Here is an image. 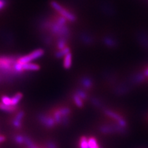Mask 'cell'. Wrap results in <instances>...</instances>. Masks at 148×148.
Returning <instances> with one entry per match:
<instances>
[{
    "label": "cell",
    "instance_id": "cell-1",
    "mask_svg": "<svg viewBox=\"0 0 148 148\" xmlns=\"http://www.w3.org/2000/svg\"><path fill=\"white\" fill-rule=\"evenodd\" d=\"M51 6L64 19L72 21V22H73L75 20V16L72 13H71L70 12L66 9L61 5H59L58 3L56 1H52L51 3Z\"/></svg>",
    "mask_w": 148,
    "mask_h": 148
},
{
    "label": "cell",
    "instance_id": "cell-2",
    "mask_svg": "<svg viewBox=\"0 0 148 148\" xmlns=\"http://www.w3.org/2000/svg\"><path fill=\"white\" fill-rule=\"evenodd\" d=\"M39 119L41 123L48 128H53L56 124L54 118L47 116L41 115L39 117Z\"/></svg>",
    "mask_w": 148,
    "mask_h": 148
},
{
    "label": "cell",
    "instance_id": "cell-3",
    "mask_svg": "<svg viewBox=\"0 0 148 148\" xmlns=\"http://www.w3.org/2000/svg\"><path fill=\"white\" fill-rule=\"evenodd\" d=\"M104 113L105 114V115H106L109 117L112 118V119L115 120L116 121V123L121 120L122 119L124 118L122 116H120V114H118L114 111H112V110H110L108 109H103Z\"/></svg>",
    "mask_w": 148,
    "mask_h": 148
},
{
    "label": "cell",
    "instance_id": "cell-4",
    "mask_svg": "<svg viewBox=\"0 0 148 148\" xmlns=\"http://www.w3.org/2000/svg\"><path fill=\"white\" fill-rule=\"evenodd\" d=\"M99 131L103 134H113L116 133V131L114 124L103 125L99 126Z\"/></svg>",
    "mask_w": 148,
    "mask_h": 148
},
{
    "label": "cell",
    "instance_id": "cell-5",
    "mask_svg": "<svg viewBox=\"0 0 148 148\" xmlns=\"http://www.w3.org/2000/svg\"><path fill=\"white\" fill-rule=\"evenodd\" d=\"M80 83H81L82 87L85 89H90L93 86V81L90 77H83L80 80Z\"/></svg>",
    "mask_w": 148,
    "mask_h": 148
},
{
    "label": "cell",
    "instance_id": "cell-6",
    "mask_svg": "<svg viewBox=\"0 0 148 148\" xmlns=\"http://www.w3.org/2000/svg\"><path fill=\"white\" fill-rule=\"evenodd\" d=\"M128 88L124 85H120L117 87L115 90H114V92L115 93L118 95H123L126 93H127L128 92Z\"/></svg>",
    "mask_w": 148,
    "mask_h": 148
},
{
    "label": "cell",
    "instance_id": "cell-7",
    "mask_svg": "<svg viewBox=\"0 0 148 148\" xmlns=\"http://www.w3.org/2000/svg\"><path fill=\"white\" fill-rule=\"evenodd\" d=\"M72 54L70 53H68L64 56L63 64H64V67L65 69H69L71 67L72 62Z\"/></svg>",
    "mask_w": 148,
    "mask_h": 148
},
{
    "label": "cell",
    "instance_id": "cell-8",
    "mask_svg": "<svg viewBox=\"0 0 148 148\" xmlns=\"http://www.w3.org/2000/svg\"><path fill=\"white\" fill-rule=\"evenodd\" d=\"M23 95L21 93H16L12 98H11V105L12 106H16L18 104L21 99L22 98Z\"/></svg>",
    "mask_w": 148,
    "mask_h": 148
},
{
    "label": "cell",
    "instance_id": "cell-9",
    "mask_svg": "<svg viewBox=\"0 0 148 148\" xmlns=\"http://www.w3.org/2000/svg\"><path fill=\"white\" fill-rule=\"evenodd\" d=\"M24 116V113L23 111L20 112L18 115L15 117V119L13 121V124L16 127H20L21 125V120Z\"/></svg>",
    "mask_w": 148,
    "mask_h": 148
},
{
    "label": "cell",
    "instance_id": "cell-10",
    "mask_svg": "<svg viewBox=\"0 0 148 148\" xmlns=\"http://www.w3.org/2000/svg\"><path fill=\"white\" fill-rule=\"evenodd\" d=\"M72 99H73V101H74L75 104L77 105L78 107L82 108L83 107V105H84L83 101L81 98H80L77 94L75 93L72 95Z\"/></svg>",
    "mask_w": 148,
    "mask_h": 148
},
{
    "label": "cell",
    "instance_id": "cell-11",
    "mask_svg": "<svg viewBox=\"0 0 148 148\" xmlns=\"http://www.w3.org/2000/svg\"><path fill=\"white\" fill-rule=\"evenodd\" d=\"M90 101L91 104L94 105V106L96 108H99V109H103L104 106H103V104L102 103L99 99L95 98V97H93V98H91Z\"/></svg>",
    "mask_w": 148,
    "mask_h": 148
},
{
    "label": "cell",
    "instance_id": "cell-12",
    "mask_svg": "<svg viewBox=\"0 0 148 148\" xmlns=\"http://www.w3.org/2000/svg\"><path fill=\"white\" fill-rule=\"evenodd\" d=\"M80 148H89L88 138L86 137H82L79 141Z\"/></svg>",
    "mask_w": 148,
    "mask_h": 148
},
{
    "label": "cell",
    "instance_id": "cell-13",
    "mask_svg": "<svg viewBox=\"0 0 148 148\" xmlns=\"http://www.w3.org/2000/svg\"><path fill=\"white\" fill-rule=\"evenodd\" d=\"M58 111L59 113H60L62 118L66 117H69L71 112L70 109L69 107H61L60 109H58Z\"/></svg>",
    "mask_w": 148,
    "mask_h": 148
},
{
    "label": "cell",
    "instance_id": "cell-14",
    "mask_svg": "<svg viewBox=\"0 0 148 148\" xmlns=\"http://www.w3.org/2000/svg\"><path fill=\"white\" fill-rule=\"evenodd\" d=\"M16 106H12V105H6L0 103V109L3 110L4 111L8 112H12L16 110Z\"/></svg>",
    "mask_w": 148,
    "mask_h": 148
},
{
    "label": "cell",
    "instance_id": "cell-15",
    "mask_svg": "<svg viewBox=\"0 0 148 148\" xmlns=\"http://www.w3.org/2000/svg\"><path fill=\"white\" fill-rule=\"evenodd\" d=\"M89 148H97L99 147L96 139L94 137H90L88 138Z\"/></svg>",
    "mask_w": 148,
    "mask_h": 148
},
{
    "label": "cell",
    "instance_id": "cell-16",
    "mask_svg": "<svg viewBox=\"0 0 148 148\" xmlns=\"http://www.w3.org/2000/svg\"><path fill=\"white\" fill-rule=\"evenodd\" d=\"M53 118H54L55 122H56V124H61L62 117L60 114V113H59L58 109L56 110V111H54V114H53Z\"/></svg>",
    "mask_w": 148,
    "mask_h": 148
},
{
    "label": "cell",
    "instance_id": "cell-17",
    "mask_svg": "<svg viewBox=\"0 0 148 148\" xmlns=\"http://www.w3.org/2000/svg\"><path fill=\"white\" fill-rule=\"evenodd\" d=\"M75 93L77 94L83 101L88 99V94L83 90H80V89H79V90H77L76 91Z\"/></svg>",
    "mask_w": 148,
    "mask_h": 148
},
{
    "label": "cell",
    "instance_id": "cell-18",
    "mask_svg": "<svg viewBox=\"0 0 148 148\" xmlns=\"http://www.w3.org/2000/svg\"><path fill=\"white\" fill-rule=\"evenodd\" d=\"M145 76L144 75V74H137L135 76H134L133 78L132 79V81L134 83H141L144 79H145Z\"/></svg>",
    "mask_w": 148,
    "mask_h": 148
},
{
    "label": "cell",
    "instance_id": "cell-19",
    "mask_svg": "<svg viewBox=\"0 0 148 148\" xmlns=\"http://www.w3.org/2000/svg\"><path fill=\"white\" fill-rule=\"evenodd\" d=\"M68 53H69V49L68 48L65 47L64 48H63L62 49H61V51L57 53V56L58 57H61L62 56H65L66 54H67Z\"/></svg>",
    "mask_w": 148,
    "mask_h": 148
},
{
    "label": "cell",
    "instance_id": "cell-20",
    "mask_svg": "<svg viewBox=\"0 0 148 148\" xmlns=\"http://www.w3.org/2000/svg\"><path fill=\"white\" fill-rule=\"evenodd\" d=\"M1 103L6 105H11V98L7 96L1 97Z\"/></svg>",
    "mask_w": 148,
    "mask_h": 148
},
{
    "label": "cell",
    "instance_id": "cell-21",
    "mask_svg": "<svg viewBox=\"0 0 148 148\" xmlns=\"http://www.w3.org/2000/svg\"><path fill=\"white\" fill-rule=\"evenodd\" d=\"M16 141L18 143H23L25 141V138L23 137L20 136V135H18L16 137Z\"/></svg>",
    "mask_w": 148,
    "mask_h": 148
},
{
    "label": "cell",
    "instance_id": "cell-22",
    "mask_svg": "<svg viewBox=\"0 0 148 148\" xmlns=\"http://www.w3.org/2000/svg\"><path fill=\"white\" fill-rule=\"evenodd\" d=\"M47 146H48V148H57V146L56 145V144L51 141L49 142L48 143Z\"/></svg>",
    "mask_w": 148,
    "mask_h": 148
},
{
    "label": "cell",
    "instance_id": "cell-23",
    "mask_svg": "<svg viewBox=\"0 0 148 148\" xmlns=\"http://www.w3.org/2000/svg\"><path fill=\"white\" fill-rule=\"evenodd\" d=\"M5 5V1H4V0H0V9H1Z\"/></svg>",
    "mask_w": 148,
    "mask_h": 148
},
{
    "label": "cell",
    "instance_id": "cell-24",
    "mask_svg": "<svg viewBox=\"0 0 148 148\" xmlns=\"http://www.w3.org/2000/svg\"><path fill=\"white\" fill-rule=\"evenodd\" d=\"M5 140V137L4 136H0V143L3 142Z\"/></svg>",
    "mask_w": 148,
    "mask_h": 148
},
{
    "label": "cell",
    "instance_id": "cell-25",
    "mask_svg": "<svg viewBox=\"0 0 148 148\" xmlns=\"http://www.w3.org/2000/svg\"><path fill=\"white\" fill-rule=\"evenodd\" d=\"M144 75L145 76V77H148V68L147 69L145 70V71L144 72Z\"/></svg>",
    "mask_w": 148,
    "mask_h": 148
},
{
    "label": "cell",
    "instance_id": "cell-26",
    "mask_svg": "<svg viewBox=\"0 0 148 148\" xmlns=\"http://www.w3.org/2000/svg\"><path fill=\"white\" fill-rule=\"evenodd\" d=\"M97 148H101V147H97Z\"/></svg>",
    "mask_w": 148,
    "mask_h": 148
}]
</instances>
